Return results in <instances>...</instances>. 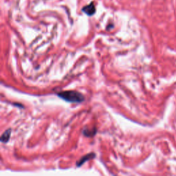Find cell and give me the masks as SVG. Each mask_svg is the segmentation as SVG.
Masks as SVG:
<instances>
[{"label":"cell","instance_id":"obj_3","mask_svg":"<svg viewBox=\"0 0 176 176\" xmlns=\"http://www.w3.org/2000/svg\"><path fill=\"white\" fill-rule=\"evenodd\" d=\"M94 157H95V154H94V153H91V154L84 155L83 157H82L79 160V162H76V166H81L82 164L85 163V162L90 160L91 159H93Z\"/></svg>","mask_w":176,"mask_h":176},{"label":"cell","instance_id":"obj_5","mask_svg":"<svg viewBox=\"0 0 176 176\" xmlns=\"http://www.w3.org/2000/svg\"><path fill=\"white\" fill-rule=\"evenodd\" d=\"M10 134H11V129H8L6 130V131H4V133L1 135V143H7V142L9 140V139H10Z\"/></svg>","mask_w":176,"mask_h":176},{"label":"cell","instance_id":"obj_2","mask_svg":"<svg viewBox=\"0 0 176 176\" xmlns=\"http://www.w3.org/2000/svg\"><path fill=\"white\" fill-rule=\"evenodd\" d=\"M96 10H96V6L94 1L91 2L89 5L84 6L83 9H82V11L88 16H92L94 15Z\"/></svg>","mask_w":176,"mask_h":176},{"label":"cell","instance_id":"obj_1","mask_svg":"<svg viewBox=\"0 0 176 176\" xmlns=\"http://www.w3.org/2000/svg\"><path fill=\"white\" fill-rule=\"evenodd\" d=\"M57 95L65 101L75 102V103L82 102L85 99L84 96L81 93L74 90L63 91V92L58 93Z\"/></svg>","mask_w":176,"mask_h":176},{"label":"cell","instance_id":"obj_4","mask_svg":"<svg viewBox=\"0 0 176 176\" xmlns=\"http://www.w3.org/2000/svg\"><path fill=\"white\" fill-rule=\"evenodd\" d=\"M97 133V129L95 127L92 128V129H89V128H85L83 131V134L84 136H88V137H92Z\"/></svg>","mask_w":176,"mask_h":176}]
</instances>
